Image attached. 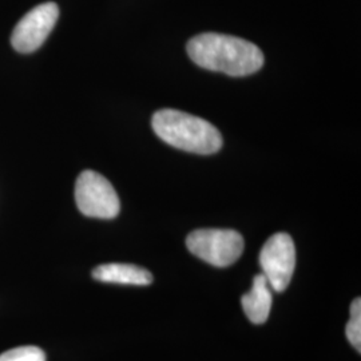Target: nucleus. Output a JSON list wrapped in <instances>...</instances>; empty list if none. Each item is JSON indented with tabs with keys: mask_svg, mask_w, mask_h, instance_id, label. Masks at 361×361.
<instances>
[{
	"mask_svg": "<svg viewBox=\"0 0 361 361\" xmlns=\"http://www.w3.org/2000/svg\"><path fill=\"white\" fill-rule=\"evenodd\" d=\"M188 54L195 65L232 77L257 73L264 66V54L245 39L207 32L188 43Z\"/></svg>",
	"mask_w": 361,
	"mask_h": 361,
	"instance_id": "nucleus-1",
	"label": "nucleus"
},
{
	"mask_svg": "<svg viewBox=\"0 0 361 361\" xmlns=\"http://www.w3.org/2000/svg\"><path fill=\"white\" fill-rule=\"evenodd\" d=\"M152 126L165 142L195 154H213L222 147V137L210 122L178 110L157 111Z\"/></svg>",
	"mask_w": 361,
	"mask_h": 361,
	"instance_id": "nucleus-2",
	"label": "nucleus"
},
{
	"mask_svg": "<svg viewBox=\"0 0 361 361\" xmlns=\"http://www.w3.org/2000/svg\"><path fill=\"white\" fill-rule=\"evenodd\" d=\"M186 245L195 257L225 268L241 257L245 243L243 235L232 229H198L188 235Z\"/></svg>",
	"mask_w": 361,
	"mask_h": 361,
	"instance_id": "nucleus-3",
	"label": "nucleus"
},
{
	"mask_svg": "<svg viewBox=\"0 0 361 361\" xmlns=\"http://www.w3.org/2000/svg\"><path fill=\"white\" fill-rule=\"evenodd\" d=\"M75 202L82 214L92 219H116L121 210L116 189L102 174L85 170L75 183Z\"/></svg>",
	"mask_w": 361,
	"mask_h": 361,
	"instance_id": "nucleus-4",
	"label": "nucleus"
},
{
	"mask_svg": "<svg viewBox=\"0 0 361 361\" xmlns=\"http://www.w3.org/2000/svg\"><path fill=\"white\" fill-rule=\"evenodd\" d=\"M262 274L274 292H284L296 267V247L288 233H276L259 252Z\"/></svg>",
	"mask_w": 361,
	"mask_h": 361,
	"instance_id": "nucleus-5",
	"label": "nucleus"
},
{
	"mask_svg": "<svg viewBox=\"0 0 361 361\" xmlns=\"http://www.w3.org/2000/svg\"><path fill=\"white\" fill-rule=\"evenodd\" d=\"M59 16L55 3H43L32 8L18 22L11 35L13 49L22 54L38 50L46 42Z\"/></svg>",
	"mask_w": 361,
	"mask_h": 361,
	"instance_id": "nucleus-6",
	"label": "nucleus"
},
{
	"mask_svg": "<svg viewBox=\"0 0 361 361\" xmlns=\"http://www.w3.org/2000/svg\"><path fill=\"white\" fill-rule=\"evenodd\" d=\"M92 277L101 283L125 285H150L153 274L133 264H104L92 271Z\"/></svg>",
	"mask_w": 361,
	"mask_h": 361,
	"instance_id": "nucleus-7",
	"label": "nucleus"
},
{
	"mask_svg": "<svg viewBox=\"0 0 361 361\" xmlns=\"http://www.w3.org/2000/svg\"><path fill=\"white\" fill-rule=\"evenodd\" d=\"M271 288L267 277L261 273L253 280L252 289L241 298L246 317L253 324H264L268 320L271 308Z\"/></svg>",
	"mask_w": 361,
	"mask_h": 361,
	"instance_id": "nucleus-8",
	"label": "nucleus"
},
{
	"mask_svg": "<svg viewBox=\"0 0 361 361\" xmlns=\"http://www.w3.org/2000/svg\"><path fill=\"white\" fill-rule=\"evenodd\" d=\"M347 337L352 347L360 352L361 349V300L357 297L350 305V319L347 324Z\"/></svg>",
	"mask_w": 361,
	"mask_h": 361,
	"instance_id": "nucleus-9",
	"label": "nucleus"
},
{
	"mask_svg": "<svg viewBox=\"0 0 361 361\" xmlns=\"http://www.w3.org/2000/svg\"><path fill=\"white\" fill-rule=\"evenodd\" d=\"M0 361H46V355L38 347H18L1 353Z\"/></svg>",
	"mask_w": 361,
	"mask_h": 361,
	"instance_id": "nucleus-10",
	"label": "nucleus"
}]
</instances>
